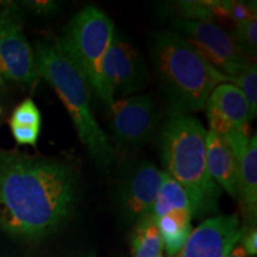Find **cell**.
Instances as JSON below:
<instances>
[{
  "label": "cell",
  "instance_id": "6da1fadb",
  "mask_svg": "<svg viewBox=\"0 0 257 257\" xmlns=\"http://www.w3.org/2000/svg\"><path fill=\"white\" fill-rule=\"evenodd\" d=\"M79 191L67 161L0 149V229L14 237L40 239L66 221Z\"/></svg>",
  "mask_w": 257,
  "mask_h": 257
},
{
  "label": "cell",
  "instance_id": "7a4b0ae2",
  "mask_svg": "<svg viewBox=\"0 0 257 257\" xmlns=\"http://www.w3.org/2000/svg\"><path fill=\"white\" fill-rule=\"evenodd\" d=\"M148 47L170 114L202 110L211 92L230 81L229 76L218 72L175 32H153Z\"/></svg>",
  "mask_w": 257,
  "mask_h": 257
},
{
  "label": "cell",
  "instance_id": "3957f363",
  "mask_svg": "<svg viewBox=\"0 0 257 257\" xmlns=\"http://www.w3.org/2000/svg\"><path fill=\"white\" fill-rule=\"evenodd\" d=\"M34 53L38 76L46 79L55 89L96 167L108 170L113 165L115 153L93 113L92 89L86 76L56 42H40Z\"/></svg>",
  "mask_w": 257,
  "mask_h": 257
},
{
  "label": "cell",
  "instance_id": "277c9868",
  "mask_svg": "<svg viewBox=\"0 0 257 257\" xmlns=\"http://www.w3.org/2000/svg\"><path fill=\"white\" fill-rule=\"evenodd\" d=\"M206 134L198 118L170 114L160 136L165 173L188 194L193 216L216 210L220 197V188L207 169Z\"/></svg>",
  "mask_w": 257,
  "mask_h": 257
},
{
  "label": "cell",
  "instance_id": "5b68a950",
  "mask_svg": "<svg viewBox=\"0 0 257 257\" xmlns=\"http://www.w3.org/2000/svg\"><path fill=\"white\" fill-rule=\"evenodd\" d=\"M115 28L112 19L95 6H86L70 19L55 41L86 76L92 92L108 106L102 82V63Z\"/></svg>",
  "mask_w": 257,
  "mask_h": 257
},
{
  "label": "cell",
  "instance_id": "8992f818",
  "mask_svg": "<svg viewBox=\"0 0 257 257\" xmlns=\"http://www.w3.org/2000/svg\"><path fill=\"white\" fill-rule=\"evenodd\" d=\"M172 31L181 36L211 66L233 78L255 62L240 50L232 35L213 22L173 19Z\"/></svg>",
  "mask_w": 257,
  "mask_h": 257
},
{
  "label": "cell",
  "instance_id": "52a82bcc",
  "mask_svg": "<svg viewBox=\"0 0 257 257\" xmlns=\"http://www.w3.org/2000/svg\"><path fill=\"white\" fill-rule=\"evenodd\" d=\"M37 80L35 53L23 32L22 8L0 3V83L32 87Z\"/></svg>",
  "mask_w": 257,
  "mask_h": 257
},
{
  "label": "cell",
  "instance_id": "ba28073f",
  "mask_svg": "<svg viewBox=\"0 0 257 257\" xmlns=\"http://www.w3.org/2000/svg\"><path fill=\"white\" fill-rule=\"evenodd\" d=\"M102 82L108 106L114 95L120 99L136 95L149 85V70L140 50L115 31L102 63Z\"/></svg>",
  "mask_w": 257,
  "mask_h": 257
},
{
  "label": "cell",
  "instance_id": "9c48e42d",
  "mask_svg": "<svg viewBox=\"0 0 257 257\" xmlns=\"http://www.w3.org/2000/svg\"><path fill=\"white\" fill-rule=\"evenodd\" d=\"M157 112L150 94L118 99L108 106V125L114 143L123 150L137 149L155 133Z\"/></svg>",
  "mask_w": 257,
  "mask_h": 257
},
{
  "label": "cell",
  "instance_id": "30bf717a",
  "mask_svg": "<svg viewBox=\"0 0 257 257\" xmlns=\"http://www.w3.org/2000/svg\"><path fill=\"white\" fill-rule=\"evenodd\" d=\"M163 180V172L146 160L128 161L118 175L117 204L130 221H138L153 212Z\"/></svg>",
  "mask_w": 257,
  "mask_h": 257
},
{
  "label": "cell",
  "instance_id": "8fae6325",
  "mask_svg": "<svg viewBox=\"0 0 257 257\" xmlns=\"http://www.w3.org/2000/svg\"><path fill=\"white\" fill-rule=\"evenodd\" d=\"M243 230L237 214L210 218L192 231L174 257H224L240 242Z\"/></svg>",
  "mask_w": 257,
  "mask_h": 257
},
{
  "label": "cell",
  "instance_id": "7c38bea8",
  "mask_svg": "<svg viewBox=\"0 0 257 257\" xmlns=\"http://www.w3.org/2000/svg\"><path fill=\"white\" fill-rule=\"evenodd\" d=\"M206 113L212 131L224 137L240 131L248 134L251 112L242 91L230 82L218 85L207 98Z\"/></svg>",
  "mask_w": 257,
  "mask_h": 257
},
{
  "label": "cell",
  "instance_id": "4fadbf2b",
  "mask_svg": "<svg viewBox=\"0 0 257 257\" xmlns=\"http://www.w3.org/2000/svg\"><path fill=\"white\" fill-rule=\"evenodd\" d=\"M206 161L208 173L218 187L237 198L239 162L223 137L212 130L206 134Z\"/></svg>",
  "mask_w": 257,
  "mask_h": 257
},
{
  "label": "cell",
  "instance_id": "5bb4252c",
  "mask_svg": "<svg viewBox=\"0 0 257 257\" xmlns=\"http://www.w3.org/2000/svg\"><path fill=\"white\" fill-rule=\"evenodd\" d=\"M246 217L252 220L257 208V140L256 134L250 138L248 148L239 161L238 195Z\"/></svg>",
  "mask_w": 257,
  "mask_h": 257
},
{
  "label": "cell",
  "instance_id": "9a60e30c",
  "mask_svg": "<svg viewBox=\"0 0 257 257\" xmlns=\"http://www.w3.org/2000/svg\"><path fill=\"white\" fill-rule=\"evenodd\" d=\"M192 213L188 210H174L157 218L156 225L162 238L163 248L170 257H174L184 248L192 232Z\"/></svg>",
  "mask_w": 257,
  "mask_h": 257
},
{
  "label": "cell",
  "instance_id": "2e32d148",
  "mask_svg": "<svg viewBox=\"0 0 257 257\" xmlns=\"http://www.w3.org/2000/svg\"><path fill=\"white\" fill-rule=\"evenodd\" d=\"M133 257H163V243L152 213L137 221L131 236Z\"/></svg>",
  "mask_w": 257,
  "mask_h": 257
},
{
  "label": "cell",
  "instance_id": "e0dca14e",
  "mask_svg": "<svg viewBox=\"0 0 257 257\" xmlns=\"http://www.w3.org/2000/svg\"><path fill=\"white\" fill-rule=\"evenodd\" d=\"M188 210L192 213V205L188 194L174 179H172L167 173L163 172V180L160 192L154 204L152 214L157 218L165 216L174 210Z\"/></svg>",
  "mask_w": 257,
  "mask_h": 257
},
{
  "label": "cell",
  "instance_id": "ac0fdd59",
  "mask_svg": "<svg viewBox=\"0 0 257 257\" xmlns=\"http://www.w3.org/2000/svg\"><path fill=\"white\" fill-rule=\"evenodd\" d=\"M230 81L233 82L232 85L237 86L245 96L248 101L251 118L256 117L257 113V68L256 63H250L242 73L237 76L230 78ZM230 82V83H231Z\"/></svg>",
  "mask_w": 257,
  "mask_h": 257
},
{
  "label": "cell",
  "instance_id": "d6986e66",
  "mask_svg": "<svg viewBox=\"0 0 257 257\" xmlns=\"http://www.w3.org/2000/svg\"><path fill=\"white\" fill-rule=\"evenodd\" d=\"M217 2H178L175 4L181 19L213 22L216 18Z\"/></svg>",
  "mask_w": 257,
  "mask_h": 257
},
{
  "label": "cell",
  "instance_id": "ffe728a7",
  "mask_svg": "<svg viewBox=\"0 0 257 257\" xmlns=\"http://www.w3.org/2000/svg\"><path fill=\"white\" fill-rule=\"evenodd\" d=\"M232 37L240 50L250 59H255L257 49V22L256 19L236 24Z\"/></svg>",
  "mask_w": 257,
  "mask_h": 257
},
{
  "label": "cell",
  "instance_id": "44dd1931",
  "mask_svg": "<svg viewBox=\"0 0 257 257\" xmlns=\"http://www.w3.org/2000/svg\"><path fill=\"white\" fill-rule=\"evenodd\" d=\"M10 125H19V126L38 127L42 126V114L38 107L31 99H25L21 102L10 118Z\"/></svg>",
  "mask_w": 257,
  "mask_h": 257
},
{
  "label": "cell",
  "instance_id": "7402d4cb",
  "mask_svg": "<svg viewBox=\"0 0 257 257\" xmlns=\"http://www.w3.org/2000/svg\"><path fill=\"white\" fill-rule=\"evenodd\" d=\"M226 17L234 24L256 19V3L225 2Z\"/></svg>",
  "mask_w": 257,
  "mask_h": 257
},
{
  "label": "cell",
  "instance_id": "603a6c76",
  "mask_svg": "<svg viewBox=\"0 0 257 257\" xmlns=\"http://www.w3.org/2000/svg\"><path fill=\"white\" fill-rule=\"evenodd\" d=\"M12 136L18 144H28V146H36L38 137H40L41 128L30 126H19V125H10Z\"/></svg>",
  "mask_w": 257,
  "mask_h": 257
},
{
  "label": "cell",
  "instance_id": "cb8c5ba5",
  "mask_svg": "<svg viewBox=\"0 0 257 257\" xmlns=\"http://www.w3.org/2000/svg\"><path fill=\"white\" fill-rule=\"evenodd\" d=\"M21 8L30 10L31 12L41 16L53 15L59 9V5L55 2H48V0H32V2H22Z\"/></svg>",
  "mask_w": 257,
  "mask_h": 257
},
{
  "label": "cell",
  "instance_id": "d4e9b609",
  "mask_svg": "<svg viewBox=\"0 0 257 257\" xmlns=\"http://www.w3.org/2000/svg\"><path fill=\"white\" fill-rule=\"evenodd\" d=\"M242 246L245 250L246 255L255 256L257 253V232L255 227H250V229L243 230L242 234Z\"/></svg>",
  "mask_w": 257,
  "mask_h": 257
},
{
  "label": "cell",
  "instance_id": "484cf974",
  "mask_svg": "<svg viewBox=\"0 0 257 257\" xmlns=\"http://www.w3.org/2000/svg\"><path fill=\"white\" fill-rule=\"evenodd\" d=\"M224 257H248V255H246L245 250H244L242 244L237 243L236 245H234L233 248L231 249Z\"/></svg>",
  "mask_w": 257,
  "mask_h": 257
},
{
  "label": "cell",
  "instance_id": "4316f807",
  "mask_svg": "<svg viewBox=\"0 0 257 257\" xmlns=\"http://www.w3.org/2000/svg\"><path fill=\"white\" fill-rule=\"evenodd\" d=\"M3 113H4V107H3L2 100H0V119H2V117H3Z\"/></svg>",
  "mask_w": 257,
  "mask_h": 257
}]
</instances>
